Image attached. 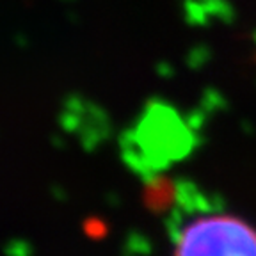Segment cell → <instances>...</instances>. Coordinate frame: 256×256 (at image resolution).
<instances>
[{"instance_id":"6da1fadb","label":"cell","mask_w":256,"mask_h":256,"mask_svg":"<svg viewBox=\"0 0 256 256\" xmlns=\"http://www.w3.org/2000/svg\"><path fill=\"white\" fill-rule=\"evenodd\" d=\"M172 256H256V230L233 214H206L178 232Z\"/></svg>"}]
</instances>
